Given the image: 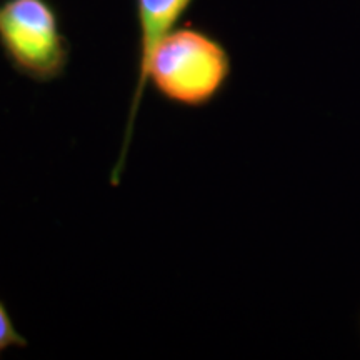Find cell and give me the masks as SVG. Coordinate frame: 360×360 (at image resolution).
Returning <instances> with one entry per match:
<instances>
[{
	"mask_svg": "<svg viewBox=\"0 0 360 360\" xmlns=\"http://www.w3.org/2000/svg\"><path fill=\"white\" fill-rule=\"evenodd\" d=\"M0 49L17 74L35 84L64 77L70 42L51 0H2Z\"/></svg>",
	"mask_w": 360,
	"mask_h": 360,
	"instance_id": "obj_2",
	"label": "cell"
},
{
	"mask_svg": "<svg viewBox=\"0 0 360 360\" xmlns=\"http://www.w3.org/2000/svg\"><path fill=\"white\" fill-rule=\"evenodd\" d=\"M27 345H29V342L17 330L11 312H8L6 304L0 300V355L12 347L25 349Z\"/></svg>",
	"mask_w": 360,
	"mask_h": 360,
	"instance_id": "obj_4",
	"label": "cell"
},
{
	"mask_svg": "<svg viewBox=\"0 0 360 360\" xmlns=\"http://www.w3.org/2000/svg\"><path fill=\"white\" fill-rule=\"evenodd\" d=\"M192 4L193 0H135L139 24L137 84L143 77L157 44L177 27V22L186 15Z\"/></svg>",
	"mask_w": 360,
	"mask_h": 360,
	"instance_id": "obj_3",
	"label": "cell"
},
{
	"mask_svg": "<svg viewBox=\"0 0 360 360\" xmlns=\"http://www.w3.org/2000/svg\"><path fill=\"white\" fill-rule=\"evenodd\" d=\"M231 75V53L214 34L193 24H184L170 30L157 44L142 80L134 89L122 147L110 172V186L117 187L120 184L132 143L135 120L148 84L157 96L172 105L202 109L224 92Z\"/></svg>",
	"mask_w": 360,
	"mask_h": 360,
	"instance_id": "obj_1",
	"label": "cell"
}]
</instances>
